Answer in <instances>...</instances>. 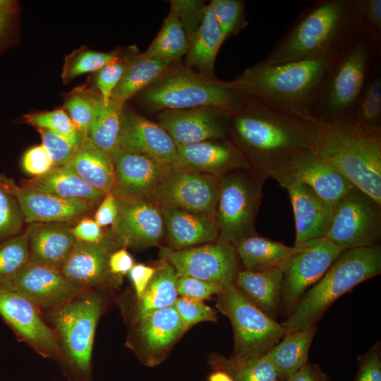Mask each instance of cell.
<instances>
[{
    "instance_id": "obj_1",
    "label": "cell",
    "mask_w": 381,
    "mask_h": 381,
    "mask_svg": "<svg viewBox=\"0 0 381 381\" xmlns=\"http://www.w3.org/2000/svg\"><path fill=\"white\" fill-rule=\"evenodd\" d=\"M228 137L252 169L270 174L300 153L315 147L319 133L306 118L276 110L241 95L228 115Z\"/></svg>"
},
{
    "instance_id": "obj_2",
    "label": "cell",
    "mask_w": 381,
    "mask_h": 381,
    "mask_svg": "<svg viewBox=\"0 0 381 381\" xmlns=\"http://www.w3.org/2000/svg\"><path fill=\"white\" fill-rule=\"evenodd\" d=\"M362 29L361 0H317L297 16L257 64L314 58L343 47Z\"/></svg>"
},
{
    "instance_id": "obj_3",
    "label": "cell",
    "mask_w": 381,
    "mask_h": 381,
    "mask_svg": "<svg viewBox=\"0 0 381 381\" xmlns=\"http://www.w3.org/2000/svg\"><path fill=\"white\" fill-rule=\"evenodd\" d=\"M345 46L306 60L271 66L256 64L224 84L276 110L303 118L309 115L322 79Z\"/></svg>"
},
{
    "instance_id": "obj_4",
    "label": "cell",
    "mask_w": 381,
    "mask_h": 381,
    "mask_svg": "<svg viewBox=\"0 0 381 381\" xmlns=\"http://www.w3.org/2000/svg\"><path fill=\"white\" fill-rule=\"evenodd\" d=\"M379 66L381 44L363 28L325 73L308 116L325 122L351 120L368 78Z\"/></svg>"
},
{
    "instance_id": "obj_5",
    "label": "cell",
    "mask_w": 381,
    "mask_h": 381,
    "mask_svg": "<svg viewBox=\"0 0 381 381\" xmlns=\"http://www.w3.org/2000/svg\"><path fill=\"white\" fill-rule=\"evenodd\" d=\"M303 117L318 128L317 152L356 188L381 204V130L352 120L325 122Z\"/></svg>"
},
{
    "instance_id": "obj_6",
    "label": "cell",
    "mask_w": 381,
    "mask_h": 381,
    "mask_svg": "<svg viewBox=\"0 0 381 381\" xmlns=\"http://www.w3.org/2000/svg\"><path fill=\"white\" fill-rule=\"evenodd\" d=\"M381 273V246L342 250L329 269L309 288L282 324L287 332L314 325L341 296Z\"/></svg>"
},
{
    "instance_id": "obj_7",
    "label": "cell",
    "mask_w": 381,
    "mask_h": 381,
    "mask_svg": "<svg viewBox=\"0 0 381 381\" xmlns=\"http://www.w3.org/2000/svg\"><path fill=\"white\" fill-rule=\"evenodd\" d=\"M103 308L99 292L88 290L52 308L51 321L62 351L65 370L73 381H92V353Z\"/></svg>"
},
{
    "instance_id": "obj_8",
    "label": "cell",
    "mask_w": 381,
    "mask_h": 381,
    "mask_svg": "<svg viewBox=\"0 0 381 381\" xmlns=\"http://www.w3.org/2000/svg\"><path fill=\"white\" fill-rule=\"evenodd\" d=\"M241 94L224 81L205 76L193 69H169L141 92L140 100L151 111L215 107L231 111Z\"/></svg>"
},
{
    "instance_id": "obj_9",
    "label": "cell",
    "mask_w": 381,
    "mask_h": 381,
    "mask_svg": "<svg viewBox=\"0 0 381 381\" xmlns=\"http://www.w3.org/2000/svg\"><path fill=\"white\" fill-rule=\"evenodd\" d=\"M267 172L254 169H241L219 179L215 219L219 236L236 244L257 234L255 219L261 202Z\"/></svg>"
},
{
    "instance_id": "obj_10",
    "label": "cell",
    "mask_w": 381,
    "mask_h": 381,
    "mask_svg": "<svg viewBox=\"0 0 381 381\" xmlns=\"http://www.w3.org/2000/svg\"><path fill=\"white\" fill-rule=\"evenodd\" d=\"M219 307L232 324L234 360L246 361L264 356L286 334L282 324L252 304L235 284L219 294Z\"/></svg>"
},
{
    "instance_id": "obj_11",
    "label": "cell",
    "mask_w": 381,
    "mask_h": 381,
    "mask_svg": "<svg viewBox=\"0 0 381 381\" xmlns=\"http://www.w3.org/2000/svg\"><path fill=\"white\" fill-rule=\"evenodd\" d=\"M325 237L342 250L379 244L381 204L353 188L334 206Z\"/></svg>"
},
{
    "instance_id": "obj_12",
    "label": "cell",
    "mask_w": 381,
    "mask_h": 381,
    "mask_svg": "<svg viewBox=\"0 0 381 381\" xmlns=\"http://www.w3.org/2000/svg\"><path fill=\"white\" fill-rule=\"evenodd\" d=\"M161 255L179 277H194L224 288L235 284L240 272L234 245L220 236L214 242L198 247L180 250L165 248Z\"/></svg>"
},
{
    "instance_id": "obj_13",
    "label": "cell",
    "mask_w": 381,
    "mask_h": 381,
    "mask_svg": "<svg viewBox=\"0 0 381 381\" xmlns=\"http://www.w3.org/2000/svg\"><path fill=\"white\" fill-rule=\"evenodd\" d=\"M219 179L189 171L179 162L166 165L152 193L159 207H178L215 216Z\"/></svg>"
},
{
    "instance_id": "obj_14",
    "label": "cell",
    "mask_w": 381,
    "mask_h": 381,
    "mask_svg": "<svg viewBox=\"0 0 381 381\" xmlns=\"http://www.w3.org/2000/svg\"><path fill=\"white\" fill-rule=\"evenodd\" d=\"M342 250L325 237L310 241L280 267L282 303L293 308L302 295L325 274Z\"/></svg>"
},
{
    "instance_id": "obj_15",
    "label": "cell",
    "mask_w": 381,
    "mask_h": 381,
    "mask_svg": "<svg viewBox=\"0 0 381 381\" xmlns=\"http://www.w3.org/2000/svg\"><path fill=\"white\" fill-rule=\"evenodd\" d=\"M270 177L281 186L296 181L310 186L320 197L335 206L355 186L315 150L304 151L272 171Z\"/></svg>"
},
{
    "instance_id": "obj_16",
    "label": "cell",
    "mask_w": 381,
    "mask_h": 381,
    "mask_svg": "<svg viewBox=\"0 0 381 381\" xmlns=\"http://www.w3.org/2000/svg\"><path fill=\"white\" fill-rule=\"evenodd\" d=\"M114 194L118 200L119 210L112 225L113 241L126 248L157 246L165 234L159 207L152 201Z\"/></svg>"
},
{
    "instance_id": "obj_17",
    "label": "cell",
    "mask_w": 381,
    "mask_h": 381,
    "mask_svg": "<svg viewBox=\"0 0 381 381\" xmlns=\"http://www.w3.org/2000/svg\"><path fill=\"white\" fill-rule=\"evenodd\" d=\"M0 315L17 336L37 353L61 363L57 337L42 319L39 308L23 296L0 289Z\"/></svg>"
},
{
    "instance_id": "obj_18",
    "label": "cell",
    "mask_w": 381,
    "mask_h": 381,
    "mask_svg": "<svg viewBox=\"0 0 381 381\" xmlns=\"http://www.w3.org/2000/svg\"><path fill=\"white\" fill-rule=\"evenodd\" d=\"M0 183L16 198L24 222L28 224H76L98 204L85 200L64 198L18 186L13 180L2 174Z\"/></svg>"
},
{
    "instance_id": "obj_19",
    "label": "cell",
    "mask_w": 381,
    "mask_h": 381,
    "mask_svg": "<svg viewBox=\"0 0 381 381\" xmlns=\"http://www.w3.org/2000/svg\"><path fill=\"white\" fill-rule=\"evenodd\" d=\"M229 111L215 107H199L161 111L158 124L176 146L228 137Z\"/></svg>"
},
{
    "instance_id": "obj_20",
    "label": "cell",
    "mask_w": 381,
    "mask_h": 381,
    "mask_svg": "<svg viewBox=\"0 0 381 381\" xmlns=\"http://www.w3.org/2000/svg\"><path fill=\"white\" fill-rule=\"evenodd\" d=\"M4 290L16 292L42 308L59 307L85 291L61 270L29 262Z\"/></svg>"
},
{
    "instance_id": "obj_21",
    "label": "cell",
    "mask_w": 381,
    "mask_h": 381,
    "mask_svg": "<svg viewBox=\"0 0 381 381\" xmlns=\"http://www.w3.org/2000/svg\"><path fill=\"white\" fill-rule=\"evenodd\" d=\"M117 147L145 155L162 165L179 162L177 147L158 123L123 109Z\"/></svg>"
},
{
    "instance_id": "obj_22",
    "label": "cell",
    "mask_w": 381,
    "mask_h": 381,
    "mask_svg": "<svg viewBox=\"0 0 381 381\" xmlns=\"http://www.w3.org/2000/svg\"><path fill=\"white\" fill-rule=\"evenodd\" d=\"M176 147L179 163L191 171L220 179L235 171L251 169L243 153L229 138Z\"/></svg>"
},
{
    "instance_id": "obj_23",
    "label": "cell",
    "mask_w": 381,
    "mask_h": 381,
    "mask_svg": "<svg viewBox=\"0 0 381 381\" xmlns=\"http://www.w3.org/2000/svg\"><path fill=\"white\" fill-rule=\"evenodd\" d=\"M114 181L111 192L152 201V193L164 170L152 158L116 147L111 154Z\"/></svg>"
},
{
    "instance_id": "obj_24",
    "label": "cell",
    "mask_w": 381,
    "mask_h": 381,
    "mask_svg": "<svg viewBox=\"0 0 381 381\" xmlns=\"http://www.w3.org/2000/svg\"><path fill=\"white\" fill-rule=\"evenodd\" d=\"M289 194L296 225L295 246L325 237L334 207L320 197L310 186L291 181L282 186Z\"/></svg>"
},
{
    "instance_id": "obj_25",
    "label": "cell",
    "mask_w": 381,
    "mask_h": 381,
    "mask_svg": "<svg viewBox=\"0 0 381 381\" xmlns=\"http://www.w3.org/2000/svg\"><path fill=\"white\" fill-rule=\"evenodd\" d=\"M136 323L145 363L149 365L162 361L168 349L188 329L174 306L154 311Z\"/></svg>"
},
{
    "instance_id": "obj_26",
    "label": "cell",
    "mask_w": 381,
    "mask_h": 381,
    "mask_svg": "<svg viewBox=\"0 0 381 381\" xmlns=\"http://www.w3.org/2000/svg\"><path fill=\"white\" fill-rule=\"evenodd\" d=\"M28 236L30 262L61 271L75 243L69 224L31 223Z\"/></svg>"
},
{
    "instance_id": "obj_27",
    "label": "cell",
    "mask_w": 381,
    "mask_h": 381,
    "mask_svg": "<svg viewBox=\"0 0 381 381\" xmlns=\"http://www.w3.org/2000/svg\"><path fill=\"white\" fill-rule=\"evenodd\" d=\"M171 248L184 249L216 241L219 236L214 215L178 207H159Z\"/></svg>"
},
{
    "instance_id": "obj_28",
    "label": "cell",
    "mask_w": 381,
    "mask_h": 381,
    "mask_svg": "<svg viewBox=\"0 0 381 381\" xmlns=\"http://www.w3.org/2000/svg\"><path fill=\"white\" fill-rule=\"evenodd\" d=\"M109 246L106 241L86 243L77 241L61 272L71 283L88 291L103 284L111 274L108 261Z\"/></svg>"
},
{
    "instance_id": "obj_29",
    "label": "cell",
    "mask_w": 381,
    "mask_h": 381,
    "mask_svg": "<svg viewBox=\"0 0 381 381\" xmlns=\"http://www.w3.org/2000/svg\"><path fill=\"white\" fill-rule=\"evenodd\" d=\"M283 273L279 267L261 271L243 270L235 286L255 307L274 320L282 303Z\"/></svg>"
},
{
    "instance_id": "obj_30",
    "label": "cell",
    "mask_w": 381,
    "mask_h": 381,
    "mask_svg": "<svg viewBox=\"0 0 381 381\" xmlns=\"http://www.w3.org/2000/svg\"><path fill=\"white\" fill-rule=\"evenodd\" d=\"M21 186L64 198L85 200L98 204L106 195L85 182L68 163L53 167L46 174L25 181Z\"/></svg>"
},
{
    "instance_id": "obj_31",
    "label": "cell",
    "mask_w": 381,
    "mask_h": 381,
    "mask_svg": "<svg viewBox=\"0 0 381 381\" xmlns=\"http://www.w3.org/2000/svg\"><path fill=\"white\" fill-rule=\"evenodd\" d=\"M317 325L291 332L283 338L266 353L277 373V379L287 381L308 361L312 341L316 334Z\"/></svg>"
},
{
    "instance_id": "obj_32",
    "label": "cell",
    "mask_w": 381,
    "mask_h": 381,
    "mask_svg": "<svg viewBox=\"0 0 381 381\" xmlns=\"http://www.w3.org/2000/svg\"><path fill=\"white\" fill-rule=\"evenodd\" d=\"M224 40L210 3L206 6L202 23L189 42L186 63L188 68L214 77V61Z\"/></svg>"
},
{
    "instance_id": "obj_33",
    "label": "cell",
    "mask_w": 381,
    "mask_h": 381,
    "mask_svg": "<svg viewBox=\"0 0 381 381\" xmlns=\"http://www.w3.org/2000/svg\"><path fill=\"white\" fill-rule=\"evenodd\" d=\"M74 171L87 184L107 194L114 186V174L111 156L83 138L68 162Z\"/></svg>"
},
{
    "instance_id": "obj_34",
    "label": "cell",
    "mask_w": 381,
    "mask_h": 381,
    "mask_svg": "<svg viewBox=\"0 0 381 381\" xmlns=\"http://www.w3.org/2000/svg\"><path fill=\"white\" fill-rule=\"evenodd\" d=\"M236 253L246 270L261 271L281 267L298 246H288L282 243L258 234L246 237L234 244Z\"/></svg>"
},
{
    "instance_id": "obj_35",
    "label": "cell",
    "mask_w": 381,
    "mask_h": 381,
    "mask_svg": "<svg viewBox=\"0 0 381 381\" xmlns=\"http://www.w3.org/2000/svg\"><path fill=\"white\" fill-rule=\"evenodd\" d=\"M173 61L133 57L122 78L114 90L111 99L121 106L131 97L154 83L169 69Z\"/></svg>"
},
{
    "instance_id": "obj_36",
    "label": "cell",
    "mask_w": 381,
    "mask_h": 381,
    "mask_svg": "<svg viewBox=\"0 0 381 381\" xmlns=\"http://www.w3.org/2000/svg\"><path fill=\"white\" fill-rule=\"evenodd\" d=\"M179 278L175 269L163 260L138 300L135 322L159 309L173 306L177 299V282Z\"/></svg>"
},
{
    "instance_id": "obj_37",
    "label": "cell",
    "mask_w": 381,
    "mask_h": 381,
    "mask_svg": "<svg viewBox=\"0 0 381 381\" xmlns=\"http://www.w3.org/2000/svg\"><path fill=\"white\" fill-rule=\"evenodd\" d=\"M123 109V106L111 99L107 104L100 96L95 99L94 116L87 138L111 156L118 146Z\"/></svg>"
},
{
    "instance_id": "obj_38",
    "label": "cell",
    "mask_w": 381,
    "mask_h": 381,
    "mask_svg": "<svg viewBox=\"0 0 381 381\" xmlns=\"http://www.w3.org/2000/svg\"><path fill=\"white\" fill-rule=\"evenodd\" d=\"M189 44L176 9H171L155 39L140 57L174 61L187 53Z\"/></svg>"
},
{
    "instance_id": "obj_39",
    "label": "cell",
    "mask_w": 381,
    "mask_h": 381,
    "mask_svg": "<svg viewBox=\"0 0 381 381\" xmlns=\"http://www.w3.org/2000/svg\"><path fill=\"white\" fill-rule=\"evenodd\" d=\"M351 120L372 130H381V66L368 78Z\"/></svg>"
},
{
    "instance_id": "obj_40",
    "label": "cell",
    "mask_w": 381,
    "mask_h": 381,
    "mask_svg": "<svg viewBox=\"0 0 381 381\" xmlns=\"http://www.w3.org/2000/svg\"><path fill=\"white\" fill-rule=\"evenodd\" d=\"M29 262L25 231L0 241V289H6Z\"/></svg>"
},
{
    "instance_id": "obj_41",
    "label": "cell",
    "mask_w": 381,
    "mask_h": 381,
    "mask_svg": "<svg viewBox=\"0 0 381 381\" xmlns=\"http://www.w3.org/2000/svg\"><path fill=\"white\" fill-rule=\"evenodd\" d=\"M219 370L225 372L233 381H274L275 370L265 354L257 358L240 361L233 358L223 360L218 364Z\"/></svg>"
},
{
    "instance_id": "obj_42",
    "label": "cell",
    "mask_w": 381,
    "mask_h": 381,
    "mask_svg": "<svg viewBox=\"0 0 381 381\" xmlns=\"http://www.w3.org/2000/svg\"><path fill=\"white\" fill-rule=\"evenodd\" d=\"M117 58L118 54L114 52H100L84 48L75 50L65 59L62 79L64 83H68L80 75L97 72Z\"/></svg>"
},
{
    "instance_id": "obj_43",
    "label": "cell",
    "mask_w": 381,
    "mask_h": 381,
    "mask_svg": "<svg viewBox=\"0 0 381 381\" xmlns=\"http://www.w3.org/2000/svg\"><path fill=\"white\" fill-rule=\"evenodd\" d=\"M210 3L224 41L249 24L243 1L212 0Z\"/></svg>"
},
{
    "instance_id": "obj_44",
    "label": "cell",
    "mask_w": 381,
    "mask_h": 381,
    "mask_svg": "<svg viewBox=\"0 0 381 381\" xmlns=\"http://www.w3.org/2000/svg\"><path fill=\"white\" fill-rule=\"evenodd\" d=\"M25 122L36 128L48 129L79 145L83 138L68 114L62 109L51 111L26 114Z\"/></svg>"
},
{
    "instance_id": "obj_45",
    "label": "cell",
    "mask_w": 381,
    "mask_h": 381,
    "mask_svg": "<svg viewBox=\"0 0 381 381\" xmlns=\"http://www.w3.org/2000/svg\"><path fill=\"white\" fill-rule=\"evenodd\" d=\"M23 222L16 198L0 183V241L19 234Z\"/></svg>"
},
{
    "instance_id": "obj_46",
    "label": "cell",
    "mask_w": 381,
    "mask_h": 381,
    "mask_svg": "<svg viewBox=\"0 0 381 381\" xmlns=\"http://www.w3.org/2000/svg\"><path fill=\"white\" fill-rule=\"evenodd\" d=\"M95 99L82 95H75L64 103L74 126L82 138H87L95 112Z\"/></svg>"
},
{
    "instance_id": "obj_47",
    "label": "cell",
    "mask_w": 381,
    "mask_h": 381,
    "mask_svg": "<svg viewBox=\"0 0 381 381\" xmlns=\"http://www.w3.org/2000/svg\"><path fill=\"white\" fill-rule=\"evenodd\" d=\"M37 129L41 135L42 144L52 161L53 167L68 164L79 145L48 129L42 128Z\"/></svg>"
},
{
    "instance_id": "obj_48",
    "label": "cell",
    "mask_w": 381,
    "mask_h": 381,
    "mask_svg": "<svg viewBox=\"0 0 381 381\" xmlns=\"http://www.w3.org/2000/svg\"><path fill=\"white\" fill-rule=\"evenodd\" d=\"M132 59L124 60L118 56L96 73L95 83L105 104L109 103L114 90L122 78Z\"/></svg>"
},
{
    "instance_id": "obj_49",
    "label": "cell",
    "mask_w": 381,
    "mask_h": 381,
    "mask_svg": "<svg viewBox=\"0 0 381 381\" xmlns=\"http://www.w3.org/2000/svg\"><path fill=\"white\" fill-rule=\"evenodd\" d=\"M171 6L177 12L189 44L202 23L207 5L201 1L174 0Z\"/></svg>"
},
{
    "instance_id": "obj_50",
    "label": "cell",
    "mask_w": 381,
    "mask_h": 381,
    "mask_svg": "<svg viewBox=\"0 0 381 381\" xmlns=\"http://www.w3.org/2000/svg\"><path fill=\"white\" fill-rule=\"evenodd\" d=\"M173 306L187 328L200 322L217 320L213 309L199 300L182 296L177 298Z\"/></svg>"
},
{
    "instance_id": "obj_51",
    "label": "cell",
    "mask_w": 381,
    "mask_h": 381,
    "mask_svg": "<svg viewBox=\"0 0 381 381\" xmlns=\"http://www.w3.org/2000/svg\"><path fill=\"white\" fill-rule=\"evenodd\" d=\"M224 289L220 284L190 277H179L177 282L178 294L199 301L219 294Z\"/></svg>"
},
{
    "instance_id": "obj_52",
    "label": "cell",
    "mask_w": 381,
    "mask_h": 381,
    "mask_svg": "<svg viewBox=\"0 0 381 381\" xmlns=\"http://www.w3.org/2000/svg\"><path fill=\"white\" fill-rule=\"evenodd\" d=\"M358 367L353 381H381L380 344L376 343L358 358Z\"/></svg>"
},
{
    "instance_id": "obj_53",
    "label": "cell",
    "mask_w": 381,
    "mask_h": 381,
    "mask_svg": "<svg viewBox=\"0 0 381 381\" xmlns=\"http://www.w3.org/2000/svg\"><path fill=\"white\" fill-rule=\"evenodd\" d=\"M22 167L25 172L39 176L48 172L52 161L42 144L29 148L22 157Z\"/></svg>"
},
{
    "instance_id": "obj_54",
    "label": "cell",
    "mask_w": 381,
    "mask_h": 381,
    "mask_svg": "<svg viewBox=\"0 0 381 381\" xmlns=\"http://www.w3.org/2000/svg\"><path fill=\"white\" fill-rule=\"evenodd\" d=\"M363 28L381 44V0H361Z\"/></svg>"
},
{
    "instance_id": "obj_55",
    "label": "cell",
    "mask_w": 381,
    "mask_h": 381,
    "mask_svg": "<svg viewBox=\"0 0 381 381\" xmlns=\"http://www.w3.org/2000/svg\"><path fill=\"white\" fill-rule=\"evenodd\" d=\"M18 12L17 1L0 0V52L8 42Z\"/></svg>"
},
{
    "instance_id": "obj_56",
    "label": "cell",
    "mask_w": 381,
    "mask_h": 381,
    "mask_svg": "<svg viewBox=\"0 0 381 381\" xmlns=\"http://www.w3.org/2000/svg\"><path fill=\"white\" fill-rule=\"evenodd\" d=\"M102 229L94 219L86 217L72 227V233L78 242L99 243L104 241Z\"/></svg>"
},
{
    "instance_id": "obj_57",
    "label": "cell",
    "mask_w": 381,
    "mask_h": 381,
    "mask_svg": "<svg viewBox=\"0 0 381 381\" xmlns=\"http://www.w3.org/2000/svg\"><path fill=\"white\" fill-rule=\"evenodd\" d=\"M118 210L117 198L111 191L107 193L99 202L94 219L102 228L112 226L116 219Z\"/></svg>"
},
{
    "instance_id": "obj_58",
    "label": "cell",
    "mask_w": 381,
    "mask_h": 381,
    "mask_svg": "<svg viewBox=\"0 0 381 381\" xmlns=\"http://www.w3.org/2000/svg\"><path fill=\"white\" fill-rule=\"evenodd\" d=\"M156 268L143 264H136L129 272L138 300L143 296L155 272Z\"/></svg>"
},
{
    "instance_id": "obj_59",
    "label": "cell",
    "mask_w": 381,
    "mask_h": 381,
    "mask_svg": "<svg viewBox=\"0 0 381 381\" xmlns=\"http://www.w3.org/2000/svg\"><path fill=\"white\" fill-rule=\"evenodd\" d=\"M108 265L111 274L121 276L130 272L134 261L126 248L122 247L109 255Z\"/></svg>"
},
{
    "instance_id": "obj_60",
    "label": "cell",
    "mask_w": 381,
    "mask_h": 381,
    "mask_svg": "<svg viewBox=\"0 0 381 381\" xmlns=\"http://www.w3.org/2000/svg\"><path fill=\"white\" fill-rule=\"evenodd\" d=\"M287 381H329V377L318 365L308 363Z\"/></svg>"
},
{
    "instance_id": "obj_61",
    "label": "cell",
    "mask_w": 381,
    "mask_h": 381,
    "mask_svg": "<svg viewBox=\"0 0 381 381\" xmlns=\"http://www.w3.org/2000/svg\"><path fill=\"white\" fill-rule=\"evenodd\" d=\"M208 381H233V380L225 372L218 370L210 376Z\"/></svg>"
},
{
    "instance_id": "obj_62",
    "label": "cell",
    "mask_w": 381,
    "mask_h": 381,
    "mask_svg": "<svg viewBox=\"0 0 381 381\" xmlns=\"http://www.w3.org/2000/svg\"><path fill=\"white\" fill-rule=\"evenodd\" d=\"M274 381H281V380H274Z\"/></svg>"
}]
</instances>
